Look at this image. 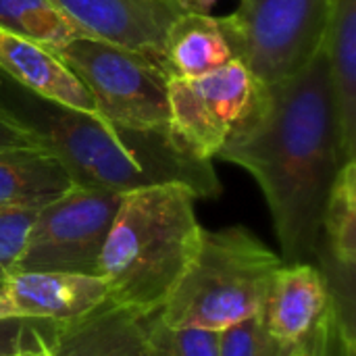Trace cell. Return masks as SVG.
I'll return each instance as SVG.
<instances>
[{
	"label": "cell",
	"mask_w": 356,
	"mask_h": 356,
	"mask_svg": "<svg viewBox=\"0 0 356 356\" xmlns=\"http://www.w3.org/2000/svg\"><path fill=\"white\" fill-rule=\"evenodd\" d=\"M217 159L246 169L259 184L282 261L319 257L325 202L346 163L323 44L296 75L271 88L261 121L225 144Z\"/></svg>",
	"instance_id": "6da1fadb"
},
{
	"label": "cell",
	"mask_w": 356,
	"mask_h": 356,
	"mask_svg": "<svg viewBox=\"0 0 356 356\" xmlns=\"http://www.w3.org/2000/svg\"><path fill=\"white\" fill-rule=\"evenodd\" d=\"M0 108L67 169L73 186L125 194L181 184L196 198H219L213 161L194 156L171 131L136 129L35 96L0 71Z\"/></svg>",
	"instance_id": "7a4b0ae2"
},
{
	"label": "cell",
	"mask_w": 356,
	"mask_h": 356,
	"mask_svg": "<svg viewBox=\"0 0 356 356\" xmlns=\"http://www.w3.org/2000/svg\"><path fill=\"white\" fill-rule=\"evenodd\" d=\"M194 202L196 194L181 184L121 196L96 269L111 302L142 317L163 309L200 242Z\"/></svg>",
	"instance_id": "3957f363"
},
{
	"label": "cell",
	"mask_w": 356,
	"mask_h": 356,
	"mask_svg": "<svg viewBox=\"0 0 356 356\" xmlns=\"http://www.w3.org/2000/svg\"><path fill=\"white\" fill-rule=\"evenodd\" d=\"M282 265V257L242 225L202 229L194 259L156 315L169 327L223 332L261 315Z\"/></svg>",
	"instance_id": "277c9868"
},
{
	"label": "cell",
	"mask_w": 356,
	"mask_h": 356,
	"mask_svg": "<svg viewBox=\"0 0 356 356\" xmlns=\"http://www.w3.org/2000/svg\"><path fill=\"white\" fill-rule=\"evenodd\" d=\"M271 88L240 58L200 77H169V127L198 159L248 134L265 115Z\"/></svg>",
	"instance_id": "5b68a950"
},
{
	"label": "cell",
	"mask_w": 356,
	"mask_h": 356,
	"mask_svg": "<svg viewBox=\"0 0 356 356\" xmlns=\"http://www.w3.org/2000/svg\"><path fill=\"white\" fill-rule=\"evenodd\" d=\"M54 52L90 90L102 119L169 127V73L148 56L94 38H75Z\"/></svg>",
	"instance_id": "8992f818"
},
{
	"label": "cell",
	"mask_w": 356,
	"mask_h": 356,
	"mask_svg": "<svg viewBox=\"0 0 356 356\" xmlns=\"http://www.w3.org/2000/svg\"><path fill=\"white\" fill-rule=\"evenodd\" d=\"M330 0H240L223 27L236 56L269 88L296 75L323 44Z\"/></svg>",
	"instance_id": "52a82bcc"
},
{
	"label": "cell",
	"mask_w": 356,
	"mask_h": 356,
	"mask_svg": "<svg viewBox=\"0 0 356 356\" xmlns=\"http://www.w3.org/2000/svg\"><path fill=\"white\" fill-rule=\"evenodd\" d=\"M121 196L73 186L56 200L44 204L15 271L96 275Z\"/></svg>",
	"instance_id": "ba28073f"
},
{
	"label": "cell",
	"mask_w": 356,
	"mask_h": 356,
	"mask_svg": "<svg viewBox=\"0 0 356 356\" xmlns=\"http://www.w3.org/2000/svg\"><path fill=\"white\" fill-rule=\"evenodd\" d=\"M86 38L140 52L167 73L165 42L184 0H50Z\"/></svg>",
	"instance_id": "9c48e42d"
},
{
	"label": "cell",
	"mask_w": 356,
	"mask_h": 356,
	"mask_svg": "<svg viewBox=\"0 0 356 356\" xmlns=\"http://www.w3.org/2000/svg\"><path fill=\"white\" fill-rule=\"evenodd\" d=\"M108 298L98 275L56 271H10L0 275V319L67 321Z\"/></svg>",
	"instance_id": "30bf717a"
},
{
	"label": "cell",
	"mask_w": 356,
	"mask_h": 356,
	"mask_svg": "<svg viewBox=\"0 0 356 356\" xmlns=\"http://www.w3.org/2000/svg\"><path fill=\"white\" fill-rule=\"evenodd\" d=\"M323 275L340 313L355 321L356 265V159L346 161L330 190L321 219Z\"/></svg>",
	"instance_id": "8fae6325"
},
{
	"label": "cell",
	"mask_w": 356,
	"mask_h": 356,
	"mask_svg": "<svg viewBox=\"0 0 356 356\" xmlns=\"http://www.w3.org/2000/svg\"><path fill=\"white\" fill-rule=\"evenodd\" d=\"M332 305L327 277L311 263H284L263 302L261 321L282 342L300 344Z\"/></svg>",
	"instance_id": "7c38bea8"
},
{
	"label": "cell",
	"mask_w": 356,
	"mask_h": 356,
	"mask_svg": "<svg viewBox=\"0 0 356 356\" xmlns=\"http://www.w3.org/2000/svg\"><path fill=\"white\" fill-rule=\"evenodd\" d=\"M48 327L44 340L50 356H148L144 317L108 298L86 315Z\"/></svg>",
	"instance_id": "4fadbf2b"
},
{
	"label": "cell",
	"mask_w": 356,
	"mask_h": 356,
	"mask_svg": "<svg viewBox=\"0 0 356 356\" xmlns=\"http://www.w3.org/2000/svg\"><path fill=\"white\" fill-rule=\"evenodd\" d=\"M0 71L27 92L50 102L100 117L81 79L48 46L0 29Z\"/></svg>",
	"instance_id": "5bb4252c"
},
{
	"label": "cell",
	"mask_w": 356,
	"mask_h": 356,
	"mask_svg": "<svg viewBox=\"0 0 356 356\" xmlns=\"http://www.w3.org/2000/svg\"><path fill=\"white\" fill-rule=\"evenodd\" d=\"M323 48L330 65L340 144L346 161L356 159V0H330Z\"/></svg>",
	"instance_id": "9a60e30c"
},
{
	"label": "cell",
	"mask_w": 356,
	"mask_h": 356,
	"mask_svg": "<svg viewBox=\"0 0 356 356\" xmlns=\"http://www.w3.org/2000/svg\"><path fill=\"white\" fill-rule=\"evenodd\" d=\"M169 77H200L236 60L223 21L211 13L186 10L169 27L165 42Z\"/></svg>",
	"instance_id": "2e32d148"
},
{
	"label": "cell",
	"mask_w": 356,
	"mask_h": 356,
	"mask_svg": "<svg viewBox=\"0 0 356 356\" xmlns=\"http://www.w3.org/2000/svg\"><path fill=\"white\" fill-rule=\"evenodd\" d=\"M71 188L67 169L50 150H0V207H44Z\"/></svg>",
	"instance_id": "e0dca14e"
},
{
	"label": "cell",
	"mask_w": 356,
	"mask_h": 356,
	"mask_svg": "<svg viewBox=\"0 0 356 356\" xmlns=\"http://www.w3.org/2000/svg\"><path fill=\"white\" fill-rule=\"evenodd\" d=\"M0 29L40 42L52 50L86 38L50 0H0Z\"/></svg>",
	"instance_id": "ac0fdd59"
},
{
	"label": "cell",
	"mask_w": 356,
	"mask_h": 356,
	"mask_svg": "<svg viewBox=\"0 0 356 356\" xmlns=\"http://www.w3.org/2000/svg\"><path fill=\"white\" fill-rule=\"evenodd\" d=\"M219 334L194 327H169L161 317H144V344L148 356H219Z\"/></svg>",
	"instance_id": "d6986e66"
},
{
	"label": "cell",
	"mask_w": 356,
	"mask_h": 356,
	"mask_svg": "<svg viewBox=\"0 0 356 356\" xmlns=\"http://www.w3.org/2000/svg\"><path fill=\"white\" fill-rule=\"evenodd\" d=\"M298 346L271 336L259 315L219 334V356H294Z\"/></svg>",
	"instance_id": "ffe728a7"
},
{
	"label": "cell",
	"mask_w": 356,
	"mask_h": 356,
	"mask_svg": "<svg viewBox=\"0 0 356 356\" xmlns=\"http://www.w3.org/2000/svg\"><path fill=\"white\" fill-rule=\"evenodd\" d=\"M42 207H0V275L15 271Z\"/></svg>",
	"instance_id": "44dd1931"
},
{
	"label": "cell",
	"mask_w": 356,
	"mask_h": 356,
	"mask_svg": "<svg viewBox=\"0 0 356 356\" xmlns=\"http://www.w3.org/2000/svg\"><path fill=\"white\" fill-rule=\"evenodd\" d=\"M35 321L0 319V356H17L29 342Z\"/></svg>",
	"instance_id": "7402d4cb"
},
{
	"label": "cell",
	"mask_w": 356,
	"mask_h": 356,
	"mask_svg": "<svg viewBox=\"0 0 356 356\" xmlns=\"http://www.w3.org/2000/svg\"><path fill=\"white\" fill-rule=\"evenodd\" d=\"M42 144L17 121H13L2 108H0V150L8 148H40Z\"/></svg>",
	"instance_id": "603a6c76"
},
{
	"label": "cell",
	"mask_w": 356,
	"mask_h": 356,
	"mask_svg": "<svg viewBox=\"0 0 356 356\" xmlns=\"http://www.w3.org/2000/svg\"><path fill=\"white\" fill-rule=\"evenodd\" d=\"M40 323H44V321H35V325H33V330H31L29 342L19 350V355L17 356H50V350H48L46 340H44V334H42L40 327H38Z\"/></svg>",
	"instance_id": "cb8c5ba5"
},
{
	"label": "cell",
	"mask_w": 356,
	"mask_h": 356,
	"mask_svg": "<svg viewBox=\"0 0 356 356\" xmlns=\"http://www.w3.org/2000/svg\"><path fill=\"white\" fill-rule=\"evenodd\" d=\"M319 325V323H317ZM294 356H319V336H317V327L300 342L298 350Z\"/></svg>",
	"instance_id": "d4e9b609"
},
{
	"label": "cell",
	"mask_w": 356,
	"mask_h": 356,
	"mask_svg": "<svg viewBox=\"0 0 356 356\" xmlns=\"http://www.w3.org/2000/svg\"><path fill=\"white\" fill-rule=\"evenodd\" d=\"M217 2L219 0H184L186 8L194 10V13H211Z\"/></svg>",
	"instance_id": "484cf974"
}]
</instances>
